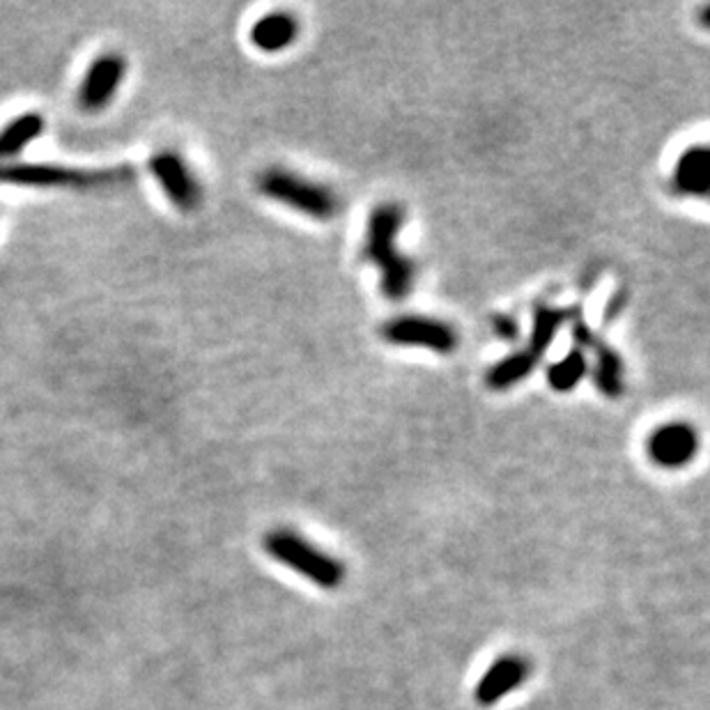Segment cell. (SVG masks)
Segmentation results:
<instances>
[{"mask_svg":"<svg viewBox=\"0 0 710 710\" xmlns=\"http://www.w3.org/2000/svg\"><path fill=\"white\" fill-rule=\"evenodd\" d=\"M538 366V359L534 357V354L529 349H523V352H515V354H508L506 359L497 362L488 375H486V384L488 389L493 392H506L510 389V386L520 384L525 377H529Z\"/></svg>","mask_w":710,"mask_h":710,"instance_id":"13","label":"cell"},{"mask_svg":"<svg viewBox=\"0 0 710 710\" xmlns=\"http://www.w3.org/2000/svg\"><path fill=\"white\" fill-rule=\"evenodd\" d=\"M300 36V23L287 12H272L257 19L251 28V44L265 53H278L293 47Z\"/></svg>","mask_w":710,"mask_h":710,"instance_id":"11","label":"cell"},{"mask_svg":"<svg viewBox=\"0 0 710 710\" xmlns=\"http://www.w3.org/2000/svg\"><path fill=\"white\" fill-rule=\"evenodd\" d=\"M265 552L278 564L293 568L295 572L308 577L313 585L322 589H336L343 585L345 568L341 561L327 552L317 550L315 545L297 536L290 529H276L265 536Z\"/></svg>","mask_w":710,"mask_h":710,"instance_id":"3","label":"cell"},{"mask_svg":"<svg viewBox=\"0 0 710 710\" xmlns=\"http://www.w3.org/2000/svg\"><path fill=\"white\" fill-rule=\"evenodd\" d=\"M699 450V433L686 422H671L656 428L647 439L651 463L665 469H679L694 460Z\"/></svg>","mask_w":710,"mask_h":710,"instance_id":"7","label":"cell"},{"mask_svg":"<svg viewBox=\"0 0 710 710\" xmlns=\"http://www.w3.org/2000/svg\"><path fill=\"white\" fill-rule=\"evenodd\" d=\"M589 349L596 354V366H594L596 389L607 398H619L623 394V375H626L621 354L600 338H596Z\"/></svg>","mask_w":710,"mask_h":710,"instance_id":"12","label":"cell"},{"mask_svg":"<svg viewBox=\"0 0 710 710\" xmlns=\"http://www.w3.org/2000/svg\"><path fill=\"white\" fill-rule=\"evenodd\" d=\"M44 129V118L38 113H26L0 129V159L19 154L28 143L36 141Z\"/></svg>","mask_w":710,"mask_h":710,"instance_id":"15","label":"cell"},{"mask_svg":"<svg viewBox=\"0 0 710 710\" xmlns=\"http://www.w3.org/2000/svg\"><path fill=\"white\" fill-rule=\"evenodd\" d=\"M587 371H589V364H587L585 352L575 347L566 354V357H561L559 362H555L550 368H547V382H550L555 392L568 394L579 382H582Z\"/></svg>","mask_w":710,"mask_h":710,"instance_id":"16","label":"cell"},{"mask_svg":"<svg viewBox=\"0 0 710 710\" xmlns=\"http://www.w3.org/2000/svg\"><path fill=\"white\" fill-rule=\"evenodd\" d=\"M379 334L389 345L400 347H426L435 354H454L458 349L456 329L442 320L426 315L394 317L386 322Z\"/></svg>","mask_w":710,"mask_h":710,"instance_id":"5","label":"cell"},{"mask_svg":"<svg viewBox=\"0 0 710 710\" xmlns=\"http://www.w3.org/2000/svg\"><path fill=\"white\" fill-rule=\"evenodd\" d=\"M529 673V665L520 656H501L488 671L480 676L476 686V701L480 706H493L515 688H520Z\"/></svg>","mask_w":710,"mask_h":710,"instance_id":"9","label":"cell"},{"mask_svg":"<svg viewBox=\"0 0 710 710\" xmlns=\"http://www.w3.org/2000/svg\"><path fill=\"white\" fill-rule=\"evenodd\" d=\"M405 210L398 203H382L368 216L364 255L379 272V287L386 300L403 302L412 293L416 267L398 248Z\"/></svg>","mask_w":710,"mask_h":710,"instance_id":"1","label":"cell"},{"mask_svg":"<svg viewBox=\"0 0 710 710\" xmlns=\"http://www.w3.org/2000/svg\"><path fill=\"white\" fill-rule=\"evenodd\" d=\"M150 171L180 212H193L201 205V199H203L201 184L196 178H193L186 161L180 154H173V152L156 154L150 161Z\"/></svg>","mask_w":710,"mask_h":710,"instance_id":"6","label":"cell"},{"mask_svg":"<svg viewBox=\"0 0 710 710\" xmlns=\"http://www.w3.org/2000/svg\"><path fill=\"white\" fill-rule=\"evenodd\" d=\"M134 178L129 166L106 169V171H85L74 166L58 164H0V184L14 186H36V189H102L113 184H124Z\"/></svg>","mask_w":710,"mask_h":710,"instance_id":"2","label":"cell"},{"mask_svg":"<svg viewBox=\"0 0 710 710\" xmlns=\"http://www.w3.org/2000/svg\"><path fill=\"white\" fill-rule=\"evenodd\" d=\"M126 72V62L118 53H106L97 58L81 83L79 106L88 113H97L111 104Z\"/></svg>","mask_w":710,"mask_h":710,"instance_id":"8","label":"cell"},{"mask_svg":"<svg viewBox=\"0 0 710 710\" xmlns=\"http://www.w3.org/2000/svg\"><path fill=\"white\" fill-rule=\"evenodd\" d=\"M671 186L681 196L706 199L710 189V150L706 145L688 148L671 175Z\"/></svg>","mask_w":710,"mask_h":710,"instance_id":"10","label":"cell"},{"mask_svg":"<svg viewBox=\"0 0 710 710\" xmlns=\"http://www.w3.org/2000/svg\"><path fill=\"white\" fill-rule=\"evenodd\" d=\"M257 189L263 196L317 221H329L338 212V199L329 186L283 169L265 171L257 180Z\"/></svg>","mask_w":710,"mask_h":710,"instance_id":"4","label":"cell"},{"mask_svg":"<svg viewBox=\"0 0 710 710\" xmlns=\"http://www.w3.org/2000/svg\"><path fill=\"white\" fill-rule=\"evenodd\" d=\"M493 327H495V334L504 341H518L520 336V325L518 320H515L513 315H495L493 317Z\"/></svg>","mask_w":710,"mask_h":710,"instance_id":"17","label":"cell"},{"mask_svg":"<svg viewBox=\"0 0 710 710\" xmlns=\"http://www.w3.org/2000/svg\"><path fill=\"white\" fill-rule=\"evenodd\" d=\"M626 300H628V295H626V293H617L615 297H611V302L607 304V320H615V317L623 311Z\"/></svg>","mask_w":710,"mask_h":710,"instance_id":"18","label":"cell"},{"mask_svg":"<svg viewBox=\"0 0 710 710\" xmlns=\"http://www.w3.org/2000/svg\"><path fill=\"white\" fill-rule=\"evenodd\" d=\"M575 315V311L566 308H555V306H538L534 313V327H531V338H529V352L536 359L542 357V352L552 345L557 338V332L564 327V322H568Z\"/></svg>","mask_w":710,"mask_h":710,"instance_id":"14","label":"cell"}]
</instances>
